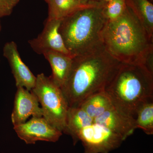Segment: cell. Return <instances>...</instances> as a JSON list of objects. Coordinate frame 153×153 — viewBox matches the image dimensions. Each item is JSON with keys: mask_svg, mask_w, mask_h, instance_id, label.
<instances>
[{"mask_svg": "<svg viewBox=\"0 0 153 153\" xmlns=\"http://www.w3.org/2000/svg\"><path fill=\"white\" fill-rule=\"evenodd\" d=\"M120 63L104 47L73 57L68 77L61 87L69 107L78 106L91 96L104 91Z\"/></svg>", "mask_w": 153, "mask_h": 153, "instance_id": "1", "label": "cell"}, {"mask_svg": "<svg viewBox=\"0 0 153 153\" xmlns=\"http://www.w3.org/2000/svg\"><path fill=\"white\" fill-rule=\"evenodd\" d=\"M153 39L127 6L119 18L107 21L102 33L105 49L115 59L145 66L153 57Z\"/></svg>", "mask_w": 153, "mask_h": 153, "instance_id": "2", "label": "cell"}, {"mask_svg": "<svg viewBox=\"0 0 153 153\" xmlns=\"http://www.w3.org/2000/svg\"><path fill=\"white\" fill-rule=\"evenodd\" d=\"M104 91L117 110L135 120L140 106L153 98V74L144 65L120 63Z\"/></svg>", "mask_w": 153, "mask_h": 153, "instance_id": "3", "label": "cell"}, {"mask_svg": "<svg viewBox=\"0 0 153 153\" xmlns=\"http://www.w3.org/2000/svg\"><path fill=\"white\" fill-rule=\"evenodd\" d=\"M105 3L88 4L61 20L59 32L72 57L104 47L102 33L108 21L103 13Z\"/></svg>", "mask_w": 153, "mask_h": 153, "instance_id": "4", "label": "cell"}, {"mask_svg": "<svg viewBox=\"0 0 153 153\" xmlns=\"http://www.w3.org/2000/svg\"><path fill=\"white\" fill-rule=\"evenodd\" d=\"M31 91L41 105L43 117L65 133L69 107L61 88L50 76L41 73L36 76V84Z\"/></svg>", "mask_w": 153, "mask_h": 153, "instance_id": "5", "label": "cell"}, {"mask_svg": "<svg viewBox=\"0 0 153 153\" xmlns=\"http://www.w3.org/2000/svg\"><path fill=\"white\" fill-rule=\"evenodd\" d=\"M75 144L82 142L84 153H109L117 149L125 140L122 137L98 124L80 130L73 139Z\"/></svg>", "mask_w": 153, "mask_h": 153, "instance_id": "6", "label": "cell"}, {"mask_svg": "<svg viewBox=\"0 0 153 153\" xmlns=\"http://www.w3.org/2000/svg\"><path fill=\"white\" fill-rule=\"evenodd\" d=\"M18 137L27 144L38 141L56 142L63 132L52 126L43 117H33L27 122L14 126Z\"/></svg>", "mask_w": 153, "mask_h": 153, "instance_id": "7", "label": "cell"}, {"mask_svg": "<svg viewBox=\"0 0 153 153\" xmlns=\"http://www.w3.org/2000/svg\"><path fill=\"white\" fill-rule=\"evenodd\" d=\"M60 23L59 20L47 19L42 32L36 38L28 41L34 52L39 55L48 51L70 55L59 32Z\"/></svg>", "mask_w": 153, "mask_h": 153, "instance_id": "8", "label": "cell"}, {"mask_svg": "<svg viewBox=\"0 0 153 153\" xmlns=\"http://www.w3.org/2000/svg\"><path fill=\"white\" fill-rule=\"evenodd\" d=\"M3 55L8 62L16 87H24L31 91L36 84V76L22 60L16 44L14 41L6 43Z\"/></svg>", "mask_w": 153, "mask_h": 153, "instance_id": "9", "label": "cell"}, {"mask_svg": "<svg viewBox=\"0 0 153 153\" xmlns=\"http://www.w3.org/2000/svg\"><path fill=\"white\" fill-rule=\"evenodd\" d=\"M17 88L13 109L11 114V120L13 126L25 123L31 116L33 117H43V111L39 106L36 95L24 87Z\"/></svg>", "mask_w": 153, "mask_h": 153, "instance_id": "10", "label": "cell"}, {"mask_svg": "<svg viewBox=\"0 0 153 153\" xmlns=\"http://www.w3.org/2000/svg\"><path fill=\"white\" fill-rule=\"evenodd\" d=\"M94 121L120 135L125 140L136 129L135 120L122 114L114 108L94 118Z\"/></svg>", "mask_w": 153, "mask_h": 153, "instance_id": "11", "label": "cell"}, {"mask_svg": "<svg viewBox=\"0 0 153 153\" xmlns=\"http://www.w3.org/2000/svg\"><path fill=\"white\" fill-rule=\"evenodd\" d=\"M43 55L48 60L52 68V74L50 77L61 88L68 77L73 57L55 51H48Z\"/></svg>", "mask_w": 153, "mask_h": 153, "instance_id": "12", "label": "cell"}, {"mask_svg": "<svg viewBox=\"0 0 153 153\" xmlns=\"http://www.w3.org/2000/svg\"><path fill=\"white\" fill-rule=\"evenodd\" d=\"M78 106L94 119L114 108L104 91L88 97Z\"/></svg>", "mask_w": 153, "mask_h": 153, "instance_id": "13", "label": "cell"}, {"mask_svg": "<svg viewBox=\"0 0 153 153\" xmlns=\"http://www.w3.org/2000/svg\"><path fill=\"white\" fill-rule=\"evenodd\" d=\"M94 122V119L80 107H69L65 133L70 135L73 139L77 132L91 125Z\"/></svg>", "mask_w": 153, "mask_h": 153, "instance_id": "14", "label": "cell"}, {"mask_svg": "<svg viewBox=\"0 0 153 153\" xmlns=\"http://www.w3.org/2000/svg\"><path fill=\"white\" fill-rule=\"evenodd\" d=\"M151 37H153V5L149 0H126Z\"/></svg>", "mask_w": 153, "mask_h": 153, "instance_id": "15", "label": "cell"}, {"mask_svg": "<svg viewBox=\"0 0 153 153\" xmlns=\"http://www.w3.org/2000/svg\"><path fill=\"white\" fill-rule=\"evenodd\" d=\"M47 3L48 5L47 19L59 21L88 4H83L76 0H48Z\"/></svg>", "mask_w": 153, "mask_h": 153, "instance_id": "16", "label": "cell"}, {"mask_svg": "<svg viewBox=\"0 0 153 153\" xmlns=\"http://www.w3.org/2000/svg\"><path fill=\"white\" fill-rule=\"evenodd\" d=\"M136 128L148 135L153 134V98L145 102L138 109L135 119Z\"/></svg>", "mask_w": 153, "mask_h": 153, "instance_id": "17", "label": "cell"}, {"mask_svg": "<svg viewBox=\"0 0 153 153\" xmlns=\"http://www.w3.org/2000/svg\"><path fill=\"white\" fill-rule=\"evenodd\" d=\"M126 7V0H111L105 4L103 13L108 21H114L123 14Z\"/></svg>", "mask_w": 153, "mask_h": 153, "instance_id": "18", "label": "cell"}, {"mask_svg": "<svg viewBox=\"0 0 153 153\" xmlns=\"http://www.w3.org/2000/svg\"><path fill=\"white\" fill-rule=\"evenodd\" d=\"M20 0H0V19L10 16Z\"/></svg>", "mask_w": 153, "mask_h": 153, "instance_id": "19", "label": "cell"}, {"mask_svg": "<svg viewBox=\"0 0 153 153\" xmlns=\"http://www.w3.org/2000/svg\"><path fill=\"white\" fill-rule=\"evenodd\" d=\"M102 2H105L104 1H103V0H82V3L84 4Z\"/></svg>", "mask_w": 153, "mask_h": 153, "instance_id": "20", "label": "cell"}, {"mask_svg": "<svg viewBox=\"0 0 153 153\" xmlns=\"http://www.w3.org/2000/svg\"><path fill=\"white\" fill-rule=\"evenodd\" d=\"M76 1H78V2H79L81 3V4H83L82 0H76Z\"/></svg>", "mask_w": 153, "mask_h": 153, "instance_id": "21", "label": "cell"}, {"mask_svg": "<svg viewBox=\"0 0 153 153\" xmlns=\"http://www.w3.org/2000/svg\"><path fill=\"white\" fill-rule=\"evenodd\" d=\"M111 1V0H103V1H104L105 2H107L109 1Z\"/></svg>", "mask_w": 153, "mask_h": 153, "instance_id": "22", "label": "cell"}, {"mask_svg": "<svg viewBox=\"0 0 153 153\" xmlns=\"http://www.w3.org/2000/svg\"><path fill=\"white\" fill-rule=\"evenodd\" d=\"M1 22H0V31L1 30Z\"/></svg>", "mask_w": 153, "mask_h": 153, "instance_id": "23", "label": "cell"}, {"mask_svg": "<svg viewBox=\"0 0 153 153\" xmlns=\"http://www.w3.org/2000/svg\"><path fill=\"white\" fill-rule=\"evenodd\" d=\"M44 1H46V2H47V1H48V0H44Z\"/></svg>", "mask_w": 153, "mask_h": 153, "instance_id": "24", "label": "cell"}]
</instances>
